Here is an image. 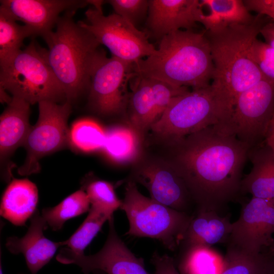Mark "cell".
Returning a JSON list of instances; mask_svg holds the SVG:
<instances>
[{
    "label": "cell",
    "mask_w": 274,
    "mask_h": 274,
    "mask_svg": "<svg viewBox=\"0 0 274 274\" xmlns=\"http://www.w3.org/2000/svg\"><path fill=\"white\" fill-rule=\"evenodd\" d=\"M202 8L208 10L200 23L205 30L215 31L231 25L251 23L254 19L242 0H201Z\"/></svg>",
    "instance_id": "603a6c76"
},
{
    "label": "cell",
    "mask_w": 274,
    "mask_h": 274,
    "mask_svg": "<svg viewBox=\"0 0 274 274\" xmlns=\"http://www.w3.org/2000/svg\"><path fill=\"white\" fill-rule=\"evenodd\" d=\"M106 2L112 7L115 14L136 27L146 18L147 19L148 0H109Z\"/></svg>",
    "instance_id": "1f68e13d"
},
{
    "label": "cell",
    "mask_w": 274,
    "mask_h": 274,
    "mask_svg": "<svg viewBox=\"0 0 274 274\" xmlns=\"http://www.w3.org/2000/svg\"><path fill=\"white\" fill-rule=\"evenodd\" d=\"M250 149L248 158L252 164L250 172L243 178L242 194L274 199V152L264 142Z\"/></svg>",
    "instance_id": "ffe728a7"
},
{
    "label": "cell",
    "mask_w": 274,
    "mask_h": 274,
    "mask_svg": "<svg viewBox=\"0 0 274 274\" xmlns=\"http://www.w3.org/2000/svg\"><path fill=\"white\" fill-rule=\"evenodd\" d=\"M133 63L115 57H107L104 51L96 61L90 78L88 105L96 114L111 116L127 108V86L134 76Z\"/></svg>",
    "instance_id": "8fae6325"
},
{
    "label": "cell",
    "mask_w": 274,
    "mask_h": 274,
    "mask_svg": "<svg viewBox=\"0 0 274 274\" xmlns=\"http://www.w3.org/2000/svg\"><path fill=\"white\" fill-rule=\"evenodd\" d=\"M86 193L90 203V208L96 210L109 217L120 209L122 200L117 197L113 185L109 182L95 180L87 184Z\"/></svg>",
    "instance_id": "4dcf8cb0"
},
{
    "label": "cell",
    "mask_w": 274,
    "mask_h": 274,
    "mask_svg": "<svg viewBox=\"0 0 274 274\" xmlns=\"http://www.w3.org/2000/svg\"><path fill=\"white\" fill-rule=\"evenodd\" d=\"M139 139L132 128L116 127L106 132L102 149L113 161L119 163L129 162L138 154Z\"/></svg>",
    "instance_id": "4316f807"
},
{
    "label": "cell",
    "mask_w": 274,
    "mask_h": 274,
    "mask_svg": "<svg viewBox=\"0 0 274 274\" xmlns=\"http://www.w3.org/2000/svg\"><path fill=\"white\" fill-rule=\"evenodd\" d=\"M111 218L90 208L87 216L75 232L67 239L60 242L61 246H66L76 254H84L85 248Z\"/></svg>",
    "instance_id": "f1b7e54d"
},
{
    "label": "cell",
    "mask_w": 274,
    "mask_h": 274,
    "mask_svg": "<svg viewBox=\"0 0 274 274\" xmlns=\"http://www.w3.org/2000/svg\"><path fill=\"white\" fill-rule=\"evenodd\" d=\"M260 33L265 42L274 49V21L266 23L261 28Z\"/></svg>",
    "instance_id": "d590c367"
},
{
    "label": "cell",
    "mask_w": 274,
    "mask_h": 274,
    "mask_svg": "<svg viewBox=\"0 0 274 274\" xmlns=\"http://www.w3.org/2000/svg\"><path fill=\"white\" fill-rule=\"evenodd\" d=\"M109 231L102 248L95 254L86 255L63 248L56 256L59 262L79 266L84 274L100 271L106 274H152L146 269L143 259L137 257L118 235L114 216L109 220Z\"/></svg>",
    "instance_id": "7c38bea8"
},
{
    "label": "cell",
    "mask_w": 274,
    "mask_h": 274,
    "mask_svg": "<svg viewBox=\"0 0 274 274\" xmlns=\"http://www.w3.org/2000/svg\"><path fill=\"white\" fill-rule=\"evenodd\" d=\"M93 273L94 274H103L104 273L101 271H94ZM104 274H106L104 273Z\"/></svg>",
    "instance_id": "ab89813d"
},
{
    "label": "cell",
    "mask_w": 274,
    "mask_h": 274,
    "mask_svg": "<svg viewBox=\"0 0 274 274\" xmlns=\"http://www.w3.org/2000/svg\"><path fill=\"white\" fill-rule=\"evenodd\" d=\"M266 252L270 256L274 257V242L267 248V250Z\"/></svg>",
    "instance_id": "74e56055"
},
{
    "label": "cell",
    "mask_w": 274,
    "mask_h": 274,
    "mask_svg": "<svg viewBox=\"0 0 274 274\" xmlns=\"http://www.w3.org/2000/svg\"><path fill=\"white\" fill-rule=\"evenodd\" d=\"M223 121L222 111L210 85L174 98L150 129L170 144Z\"/></svg>",
    "instance_id": "52a82bcc"
},
{
    "label": "cell",
    "mask_w": 274,
    "mask_h": 274,
    "mask_svg": "<svg viewBox=\"0 0 274 274\" xmlns=\"http://www.w3.org/2000/svg\"><path fill=\"white\" fill-rule=\"evenodd\" d=\"M0 274H3V269L2 267L1 260V263H0Z\"/></svg>",
    "instance_id": "60d3db41"
},
{
    "label": "cell",
    "mask_w": 274,
    "mask_h": 274,
    "mask_svg": "<svg viewBox=\"0 0 274 274\" xmlns=\"http://www.w3.org/2000/svg\"><path fill=\"white\" fill-rule=\"evenodd\" d=\"M86 19L78 24L90 32L98 42L106 46L112 56L136 63L152 55L156 49L149 41L147 33L139 30L114 13L105 16L102 11L89 8Z\"/></svg>",
    "instance_id": "9c48e42d"
},
{
    "label": "cell",
    "mask_w": 274,
    "mask_h": 274,
    "mask_svg": "<svg viewBox=\"0 0 274 274\" xmlns=\"http://www.w3.org/2000/svg\"><path fill=\"white\" fill-rule=\"evenodd\" d=\"M231 228L230 215L222 216L212 211L196 212L180 247L202 245L212 247L216 244H226Z\"/></svg>",
    "instance_id": "44dd1931"
},
{
    "label": "cell",
    "mask_w": 274,
    "mask_h": 274,
    "mask_svg": "<svg viewBox=\"0 0 274 274\" xmlns=\"http://www.w3.org/2000/svg\"><path fill=\"white\" fill-rule=\"evenodd\" d=\"M274 199L252 197L232 223L227 246L250 254L262 252L274 242Z\"/></svg>",
    "instance_id": "4fadbf2b"
},
{
    "label": "cell",
    "mask_w": 274,
    "mask_h": 274,
    "mask_svg": "<svg viewBox=\"0 0 274 274\" xmlns=\"http://www.w3.org/2000/svg\"><path fill=\"white\" fill-rule=\"evenodd\" d=\"M179 269L181 274H219L224 257L211 247L202 245L182 246Z\"/></svg>",
    "instance_id": "cb8c5ba5"
},
{
    "label": "cell",
    "mask_w": 274,
    "mask_h": 274,
    "mask_svg": "<svg viewBox=\"0 0 274 274\" xmlns=\"http://www.w3.org/2000/svg\"><path fill=\"white\" fill-rule=\"evenodd\" d=\"M38 104V121L31 126L23 144L26 156L18 168L21 176L38 173L40 159L63 148L70 141L67 120L71 113V102L42 101Z\"/></svg>",
    "instance_id": "30bf717a"
},
{
    "label": "cell",
    "mask_w": 274,
    "mask_h": 274,
    "mask_svg": "<svg viewBox=\"0 0 274 274\" xmlns=\"http://www.w3.org/2000/svg\"><path fill=\"white\" fill-rule=\"evenodd\" d=\"M273 257L266 251L250 254L227 246L219 274H268Z\"/></svg>",
    "instance_id": "d4e9b609"
},
{
    "label": "cell",
    "mask_w": 274,
    "mask_h": 274,
    "mask_svg": "<svg viewBox=\"0 0 274 274\" xmlns=\"http://www.w3.org/2000/svg\"><path fill=\"white\" fill-rule=\"evenodd\" d=\"M274 112V80L263 78L236 98L228 122L221 125L250 149L264 142Z\"/></svg>",
    "instance_id": "ba28073f"
},
{
    "label": "cell",
    "mask_w": 274,
    "mask_h": 274,
    "mask_svg": "<svg viewBox=\"0 0 274 274\" xmlns=\"http://www.w3.org/2000/svg\"><path fill=\"white\" fill-rule=\"evenodd\" d=\"M264 143L274 152V112L267 128Z\"/></svg>",
    "instance_id": "8d00e7d4"
},
{
    "label": "cell",
    "mask_w": 274,
    "mask_h": 274,
    "mask_svg": "<svg viewBox=\"0 0 274 274\" xmlns=\"http://www.w3.org/2000/svg\"><path fill=\"white\" fill-rule=\"evenodd\" d=\"M16 22L7 11L0 8V61L21 50L26 38L37 36L32 28Z\"/></svg>",
    "instance_id": "83f0119b"
},
{
    "label": "cell",
    "mask_w": 274,
    "mask_h": 274,
    "mask_svg": "<svg viewBox=\"0 0 274 274\" xmlns=\"http://www.w3.org/2000/svg\"><path fill=\"white\" fill-rule=\"evenodd\" d=\"M30 105L16 97L7 104L0 117L1 161L18 147L23 146L31 126L29 124Z\"/></svg>",
    "instance_id": "d6986e66"
},
{
    "label": "cell",
    "mask_w": 274,
    "mask_h": 274,
    "mask_svg": "<svg viewBox=\"0 0 274 274\" xmlns=\"http://www.w3.org/2000/svg\"><path fill=\"white\" fill-rule=\"evenodd\" d=\"M0 87L30 105L66 100L63 88L46 58L45 49L34 40L0 61Z\"/></svg>",
    "instance_id": "5b68a950"
},
{
    "label": "cell",
    "mask_w": 274,
    "mask_h": 274,
    "mask_svg": "<svg viewBox=\"0 0 274 274\" xmlns=\"http://www.w3.org/2000/svg\"><path fill=\"white\" fill-rule=\"evenodd\" d=\"M48 225L38 210L30 219L26 234L22 237H8L6 247L12 254L23 255L31 274L37 273L52 258L60 242H55L46 237L44 231Z\"/></svg>",
    "instance_id": "e0dca14e"
},
{
    "label": "cell",
    "mask_w": 274,
    "mask_h": 274,
    "mask_svg": "<svg viewBox=\"0 0 274 274\" xmlns=\"http://www.w3.org/2000/svg\"><path fill=\"white\" fill-rule=\"evenodd\" d=\"M151 261L155 267V271L152 274H181L174 259L166 254L160 255L155 252Z\"/></svg>",
    "instance_id": "836d02e7"
},
{
    "label": "cell",
    "mask_w": 274,
    "mask_h": 274,
    "mask_svg": "<svg viewBox=\"0 0 274 274\" xmlns=\"http://www.w3.org/2000/svg\"><path fill=\"white\" fill-rule=\"evenodd\" d=\"M268 274H274V257H273Z\"/></svg>",
    "instance_id": "f35d334b"
},
{
    "label": "cell",
    "mask_w": 274,
    "mask_h": 274,
    "mask_svg": "<svg viewBox=\"0 0 274 274\" xmlns=\"http://www.w3.org/2000/svg\"><path fill=\"white\" fill-rule=\"evenodd\" d=\"M76 12L64 13L55 30L41 37L48 46V63L71 103L88 92L92 70L104 51L93 35L74 21Z\"/></svg>",
    "instance_id": "277c9868"
},
{
    "label": "cell",
    "mask_w": 274,
    "mask_h": 274,
    "mask_svg": "<svg viewBox=\"0 0 274 274\" xmlns=\"http://www.w3.org/2000/svg\"><path fill=\"white\" fill-rule=\"evenodd\" d=\"M120 209L129 222L126 235L157 239L172 251L179 248L193 217L144 196L131 180L126 184Z\"/></svg>",
    "instance_id": "8992f818"
},
{
    "label": "cell",
    "mask_w": 274,
    "mask_h": 274,
    "mask_svg": "<svg viewBox=\"0 0 274 274\" xmlns=\"http://www.w3.org/2000/svg\"><path fill=\"white\" fill-rule=\"evenodd\" d=\"M129 180L144 186L156 201L194 215L195 205L190 192L169 161H147L135 169Z\"/></svg>",
    "instance_id": "5bb4252c"
},
{
    "label": "cell",
    "mask_w": 274,
    "mask_h": 274,
    "mask_svg": "<svg viewBox=\"0 0 274 274\" xmlns=\"http://www.w3.org/2000/svg\"><path fill=\"white\" fill-rule=\"evenodd\" d=\"M129 83L131 91L127 105L129 121L141 139L157 120L151 78L134 75Z\"/></svg>",
    "instance_id": "7402d4cb"
},
{
    "label": "cell",
    "mask_w": 274,
    "mask_h": 274,
    "mask_svg": "<svg viewBox=\"0 0 274 274\" xmlns=\"http://www.w3.org/2000/svg\"><path fill=\"white\" fill-rule=\"evenodd\" d=\"M264 17L257 14L248 24L215 31L204 30L214 67L210 87L225 124L230 119L237 96L264 78L249 55L251 46L267 23Z\"/></svg>",
    "instance_id": "7a4b0ae2"
},
{
    "label": "cell",
    "mask_w": 274,
    "mask_h": 274,
    "mask_svg": "<svg viewBox=\"0 0 274 274\" xmlns=\"http://www.w3.org/2000/svg\"><path fill=\"white\" fill-rule=\"evenodd\" d=\"M204 11L198 0H149V35L160 39L179 30H193Z\"/></svg>",
    "instance_id": "9a60e30c"
},
{
    "label": "cell",
    "mask_w": 274,
    "mask_h": 274,
    "mask_svg": "<svg viewBox=\"0 0 274 274\" xmlns=\"http://www.w3.org/2000/svg\"><path fill=\"white\" fill-rule=\"evenodd\" d=\"M214 71L204 31L193 30H179L165 36L152 55L133 63L135 76L192 89L210 86Z\"/></svg>",
    "instance_id": "3957f363"
},
{
    "label": "cell",
    "mask_w": 274,
    "mask_h": 274,
    "mask_svg": "<svg viewBox=\"0 0 274 274\" xmlns=\"http://www.w3.org/2000/svg\"><path fill=\"white\" fill-rule=\"evenodd\" d=\"M249 55L263 76L274 80V49L257 39L251 46Z\"/></svg>",
    "instance_id": "d6a6232c"
},
{
    "label": "cell",
    "mask_w": 274,
    "mask_h": 274,
    "mask_svg": "<svg viewBox=\"0 0 274 274\" xmlns=\"http://www.w3.org/2000/svg\"><path fill=\"white\" fill-rule=\"evenodd\" d=\"M170 145L169 161L184 181L195 213L212 211L220 214L239 198L250 149L248 145L218 124Z\"/></svg>",
    "instance_id": "6da1fadb"
},
{
    "label": "cell",
    "mask_w": 274,
    "mask_h": 274,
    "mask_svg": "<svg viewBox=\"0 0 274 274\" xmlns=\"http://www.w3.org/2000/svg\"><path fill=\"white\" fill-rule=\"evenodd\" d=\"M244 2L249 11L267 16L274 21V0H245Z\"/></svg>",
    "instance_id": "e575fe53"
},
{
    "label": "cell",
    "mask_w": 274,
    "mask_h": 274,
    "mask_svg": "<svg viewBox=\"0 0 274 274\" xmlns=\"http://www.w3.org/2000/svg\"><path fill=\"white\" fill-rule=\"evenodd\" d=\"M38 190L27 179H13L3 193L0 215L12 224L24 226L37 211Z\"/></svg>",
    "instance_id": "ac0fdd59"
},
{
    "label": "cell",
    "mask_w": 274,
    "mask_h": 274,
    "mask_svg": "<svg viewBox=\"0 0 274 274\" xmlns=\"http://www.w3.org/2000/svg\"><path fill=\"white\" fill-rule=\"evenodd\" d=\"M106 132L93 120L84 119L75 122L70 131V140L77 149L91 152L102 149Z\"/></svg>",
    "instance_id": "f546056e"
},
{
    "label": "cell",
    "mask_w": 274,
    "mask_h": 274,
    "mask_svg": "<svg viewBox=\"0 0 274 274\" xmlns=\"http://www.w3.org/2000/svg\"><path fill=\"white\" fill-rule=\"evenodd\" d=\"M1 6L15 20L32 28L42 37L56 26L60 14L90 5L88 0H1Z\"/></svg>",
    "instance_id": "2e32d148"
},
{
    "label": "cell",
    "mask_w": 274,
    "mask_h": 274,
    "mask_svg": "<svg viewBox=\"0 0 274 274\" xmlns=\"http://www.w3.org/2000/svg\"><path fill=\"white\" fill-rule=\"evenodd\" d=\"M90 206L86 192L81 189L67 196L55 207L42 210V216L48 226L54 231H58L66 221L89 212Z\"/></svg>",
    "instance_id": "484cf974"
}]
</instances>
